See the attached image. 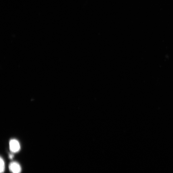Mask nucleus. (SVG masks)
Here are the masks:
<instances>
[{"label": "nucleus", "instance_id": "1", "mask_svg": "<svg viewBox=\"0 0 173 173\" xmlns=\"http://www.w3.org/2000/svg\"><path fill=\"white\" fill-rule=\"evenodd\" d=\"M10 149L13 153H17L19 152L21 148L19 142L17 140L15 139L11 140L9 143Z\"/></svg>", "mask_w": 173, "mask_h": 173}, {"label": "nucleus", "instance_id": "2", "mask_svg": "<svg viewBox=\"0 0 173 173\" xmlns=\"http://www.w3.org/2000/svg\"><path fill=\"white\" fill-rule=\"evenodd\" d=\"M9 168L12 173H21L22 171L19 164L16 162H11L9 165Z\"/></svg>", "mask_w": 173, "mask_h": 173}, {"label": "nucleus", "instance_id": "3", "mask_svg": "<svg viewBox=\"0 0 173 173\" xmlns=\"http://www.w3.org/2000/svg\"><path fill=\"white\" fill-rule=\"evenodd\" d=\"M0 164H1L0 172H1V173H3L5 170V163L4 159L2 157L0 158Z\"/></svg>", "mask_w": 173, "mask_h": 173}, {"label": "nucleus", "instance_id": "4", "mask_svg": "<svg viewBox=\"0 0 173 173\" xmlns=\"http://www.w3.org/2000/svg\"><path fill=\"white\" fill-rule=\"evenodd\" d=\"M9 158H10L11 159H12L14 157L13 154H9Z\"/></svg>", "mask_w": 173, "mask_h": 173}]
</instances>
